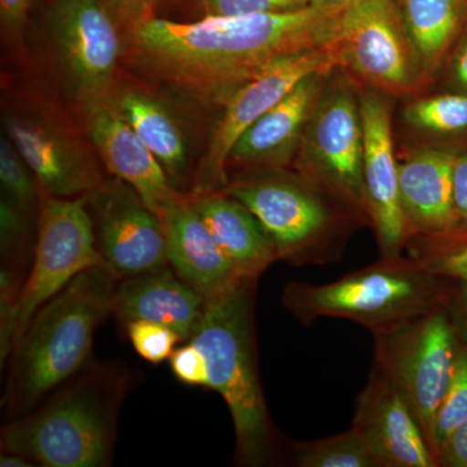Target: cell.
I'll return each instance as SVG.
<instances>
[{"label": "cell", "mask_w": 467, "mask_h": 467, "mask_svg": "<svg viewBox=\"0 0 467 467\" xmlns=\"http://www.w3.org/2000/svg\"><path fill=\"white\" fill-rule=\"evenodd\" d=\"M343 11L308 5L193 23L153 16L126 36L147 72L193 99L223 104L279 58L335 43Z\"/></svg>", "instance_id": "obj_1"}, {"label": "cell", "mask_w": 467, "mask_h": 467, "mask_svg": "<svg viewBox=\"0 0 467 467\" xmlns=\"http://www.w3.org/2000/svg\"><path fill=\"white\" fill-rule=\"evenodd\" d=\"M117 282L106 265L88 267L34 315L8 358L5 420L26 416L90 364L95 331L112 313Z\"/></svg>", "instance_id": "obj_2"}, {"label": "cell", "mask_w": 467, "mask_h": 467, "mask_svg": "<svg viewBox=\"0 0 467 467\" xmlns=\"http://www.w3.org/2000/svg\"><path fill=\"white\" fill-rule=\"evenodd\" d=\"M134 382L121 362H95L2 427V451L47 467L109 466L119 409Z\"/></svg>", "instance_id": "obj_3"}, {"label": "cell", "mask_w": 467, "mask_h": 467, "mask_svg": "<svg viewBox=\"0 0 467 467\" xmlns=\"http://www.w3.org/2000/svg\"><path fill=\"white\" fill-rule=\"evenodd\" d=\"M257 279L207 301L189 342L208 362L209 389L220 393L232 414L238 465L267 466L278 454L275 427L267 411L257 359L254 299Z\"/></svg>", "instance_id": "obj_4"}, {"label": "cell", "mask_w": 467, "mask_h": 467, "mask_svg": "<svg viewBox=\"0 0 467 467\" xmlns=\"http://www.w3.org/2000/svg\"><path fill=\"white\" fill-rule=\"evenodd\" d=\"M445 276L417 261L380 257L379 261L325 285L290 282L282 304L301 324L321 318H344L371 333L392 327L445 306Z\"/></svg>", "instance_id": "obj_5"}, {"label": "cell", "mask_w": 467, "mask_h": 467, "mask_svg": "<svg viewBox=\"0 0 467 467\" xmlns=\"http://www.w3.org/2000/svg\"><path fill=\"white\" fill-rule=\"evenodd\" d=\"M95 265L104 263L85 196L61 199L42 192L32 265L11 317L0 327L2 368L34 315L77 275Z\"/></svg>", "instance_id": "obj_6"}, {"label": "cell", "mask_w": 467, "mask_h": 467, "mask_svg": "<svg viewBox=\"0 0 467 467\" xmlns=\"http://www.w3.org/2000/svg\"><path fill=\"white\" fill-rule=\"evenodd\" d=\"M371 334L374 364L407 399L436 457V416L460 347L459 330L447 304Z\"/></svg>", "instance_id": "obj_7"}, {"label": "cell", "mask_w": 467, "mask_h": 467, "mask_svg": "<svg viewBox=\"0 0 467 467\" xmlns=\"http://www.w3.org/2000/svg\"><path fill=\"white\" fill-rule=\"evenodd\" d=\"M250 209L292 266L326 265L340 259L337 216L315 186L285 177L238 181L223 190Z\"/></svg>", "instance_id": "obj_8"}, {"label": "cell", "mask_w": 467, "mask_h": 467, "mask_svg": "<svg viewBox=\"0 0 467 467\" xmlns=\"http://www.w3.org/2000/svg\"><path fill=\"white\" fill-rule=\"evenodd\" d=\"M343 64L337 42L279 58L245 82L223 103L225 110L202 160L192 193L220 192L227 181L230 153L251 128L306 77L328 75Z\"/></svg>", "instance_id": "obj_9"}, {"label": "cell", "mask_w": 467, "mask_h": 467, "mask_svg": "<svg viewBox=\"0 0 467 467\" xmlns=\"http://www.w3.org/2000/svg\"><path fill=\"white\" fill-rule=\"evenodd\" d=\"M337 45L343 66L383 90L411 91L425 75L396 0H358L344 8Z\"/></svg>", "instance_id": "obj_10"}, {"label": "cell", "mask_w": 467, "mask_h": 467, "mask_svg": "<svg viewBox=\"0 0 467 467\" xmlns=\"http://www.w3.org/2000/svg\"><path fill=\"white\" fill-rule=\"evenodd\" d=\"M50 27L58 63L82 107L109 100L122 41L103 0H54Z\"/></svg>", "instance_id": "obj_11"}, {"label": "cell", "mask_w": 467, "mask_h": 467, "mask_svg": "<svg viewBox=\"0 0 467 467\" xmlns=\"http://www.w3.org/2000/svg\"><path fill=\"white\" fill-rule=\"evenodd\" d=\"M306 171L359 214H367L361 110L350 88L335 86L318 101L306 126Z\"/></svg>", "instance_id": "obj_12"}, {"label": "cell", "mask_w": 467, "mask_h": 467, "mask_svg": "<svg viewBox=\"0 0 467 467\" xmlns=\"http://www.w3.org/2000/svg\"><path fill=\"white\" fill-rule=\"evenodd\" d=\"M104 265L119 279L168 264L164 223L122 181L101 182L85 196Z\"/></svg>", "instance_id": "obj_13"}, {"label": "cell", "mask_w": 467, "mask_h": 467, "mask_svg": "<svg viewBox=\"0 0 467 467\" xmlns=\"http://www.w3.org/2000/svg\"><path fill=\"white\" fill-rule=\"evenodd\" d=\"M5 130L46 195L82 198L103 182L88 150L50 117L16 113L5 119Z\"/></svg>", "instance_id": "obj_14"}, {"label": "cell", "mask_w": 467, "mask_h": 467, "mask_svg": "<svg viewBox=\"0 0 467 467\" xmlns=\"http://www.w3.org/2000/svg\"><path fill=\"white\" fill-rule=\"evenodd\" d=\"M364 131V187L367 213L382 257H399L408 243L407 221L399 192V162L393 150L389 103L378 95L359 101Z\"/></svg>", "instance_id": "obj_15"}, {"label": "cell", "mask_w": 467, "mask_h": 467, "mask_svg": "<svg viewBox=\"0 0 467 467\" xmlns=\"http://www.w3.org/2000/svg\"><path fill=\"white\" fill-rule=\"evenodd\" d=\"M352 427L380 467L439 466L407 399L377 364L359 392Z\"/></svg>", "instance_id": "obj_16"}, {"label": "cell", "mask_w": 467, "mask_h": 467, "mask_svg": "<svg viewBox=\"0 0 467 467\" xmlns=\"http://www.w3.org/2000/svg\"><path fill=\"white\" fill-rule=\"evenodd\" d=\"M84 110L86 130L101 161L117 180L129 184L147 207L160 216L182 198L167 171L109 99L90 104Z\"/></svg>", "instance_id": "obj_17"}, {"label": "cell", "mask_w": 467, "mask_h": 467, "mask_svg": "<svg viewBox=\"0 0 467 467\" xmlns=\"http://www.w3.org/2000/svg\"><path fill=\"white\" fill-rule=\"evenodd\" d=\"M160 217L164 223L169 265L205 300L221 296L247 279L209 232L189 195L169 205Z\"/></svg>", "instance_id": "obj_18"}, {"label": "cell", "mask_w": 467, "mask_h": 467, "mask_svg": "<svg viewBox=\"0 0 467 467\" xmlns=\"http://www.w3.org/2000/svg\"><path fill=\"white\" fill-rule=\"evenodd\" d=\"M207 300L171 265L119 279L112 315L122 325L135 319L168 326L189 342L204 315Z\"/></svg>", "instance_id": "obj_19"}, {"label": "cell", "mask_w": 467, "mask_h": 467, "mask_svg": "<svg viewBox=\"0 0 467 467\" xmlns=\"http://www.w3.org/2000/svg\"><path fill=\"white\" fill-rule=\"evenodd\" d=\"M325 76L316 73L304 78L248 128L234 146L229 165L275 169L288 164L318 104Z\"/></svg>", "instance_id": "obj_20"}, {"label": "cell", "mask_w": 467, "mask_h": 467, "mask_svg": "<svg viewBox=\"0 0 467 467\" xmlns=\"http://www.w3.org/2000/svg\"><path fill=\"white\" fill-rule=\"evenodd\" d=\"M444 150H414L399 164V192L408 241L411 236L454 233L453 167Z\"/></svg>", "instance_id": "obj_21"}, {"label": "cell", "mask_w": 467, "mask_h": 467, "mask_svg": "<svg viewBox=\"0 0 467 467\" xmlns=\"http://www.w3.org/2000/svg\"><path fill=\"white\" fill-rule=\"evenodd\" d=\"M192 207L244 278L259 276L279 260L269 234L250 209L225 192L192 193Z\"/></svg>", "instance_id": "obj_22"}, {"label": "cell", "mask_w": 467, "mask_h": 467, "mask_svg": "<svg viewBox=\"0 0 467 467\" xmlns=\"http://www.w3.org/2000/svg\"><path fill=\"white\" fill-rule=\"evenodd\" d=\"M109 100L156 156L171 182H180L187 171L189 150L182 128L171 110L156 98L138 90L122 91Z\"/></svg>", "instance_id": "obj_23"}, {"label": "cell", "mask_w": 467, "mask_h": 467, "mask_svg": "<svg viewBox=\"0 0 467 467\" xmlns=\"http://www.w3.org/2000/svg\"><path fill=\"white\" fill-rule=\"evenodd\" d=\"M423 72L432 73L467 26V0H396Z\"/></svg>", "instance_id": "obj_24"}, {"label": "cell", "mask_w": 467, "mask_h": 467, "mask_svg": "<svg viewBox=\"0 0 467 467\" xmlns=\"http://www.w3.org/2000/svg\"><path fill=\"white\" fill-rule=\"evenodd\" d=\"M291 461L297 467H380L365 439L353 427L330 438L292 442Z\"/></svg>", "instance_id": "obj_25"}, {"label": "cell", "mask_w": 467, "mask_h": 467, "mask_svg": "<svg viewBox=\"0 0 467 467\" xmlns=\"http://www.w3.org/2000/svg\"><path fill=\"white\" fill-rule=\"evenodd\" d=\"M410 259L435 275L467 285V243L456 245L448 234L416 235L407 243Z\"/></svg>", "instance_id": "obj_26"}, {"label": "cell", "mask_w": 467, "mask_h": 467, "mask_svg": "<svg viewBox=\"0 0 467 467\" xmlns=\"http://www.w3.org/2000/svg\"><path fill=\"white\" fill-rule=\"evenodd\" d=\"M0 182L2 193L27 214L39 209L42 192L38 180L7 135L0 140Z\"/></svg>", "instance_id": "obj_27"}, {"label": "cell", "mask_w": 467, "mask_h": 467, "mask_svg": "<svg viewBox=\"0 0 467 467\" xmlns=\"http://www.w3.org/2000/svg\"><path fill=\"white\" fill-rule=\"evenodd\" d=\"M411 125L434 133H456L467 129V97L439 95L414 101L405 112Z\"/></svg>", "instance_id": "obj_28"}, {"label": "cell", "mask_w": 467, "mask_h": 467, "mask_svg": "<svg viewBox=\"0 0 467 467\" xmlns=\"http://www.w3.org/2000/svg\"><path fill=\"white\" fill-rule=\"evenodd\" d=\"M467 420V346L459 347L453 373L435 420L436 460L442 442Z\"/></svg>", "instance_id": "obj_29"}, {"label": "cell", "mask_w": 467, "mask_h": 467, "mask_svg": "<svg viewBox=\"0 0 467 467\" xmlns=\"http://www.w3.org/2000/svg\"><path fill=\"white\" fill-rule=\"evenodd\" d=\"M27 216L29 214L8 196L2 193L0 201V243L2 265L29 272L33 254L27 251Z\"/></svg>", "instance_id": "obj_30"}, {"label": "cell", "mask_w": 467, "mask_h": 467, "mask_svg": "<svg viewBox=\"0 0 467 467\" xmlns=\"http://www.w3.org/2000/svg\"><path fill=\"white\" fill-rule=\"evenodd\" d=\"M125 328L135 352L153 365L167 361L177 344L182 342L174 330L156 322L135 319L126 324Z\"/></svg>", "instance_id": "obj_31"}, {"label": "cell", "mask_w": 467, "mask_h": 467, "mask_svg": "<svg viewBox=\"0 0 467 467\" xmlns=\"http://www.w3.org/2000/svg\"><path fill=\"white\" fill-rule=\"evenodd\" d=\"M205 16L278 14L312 5V0H199Z\"/></svg>", "instance_id": "obj_32"}, {"label": "cell", "mask_w": 467, "mask_h": 467, "mask_svg": "<svg viewBox=\"0 0 467 467\" xmlns=\"http://www.w3.org/2000/svg\"><path fill=\"white\" fill-rule=\"evenodd\" d=\"M171 373L186 386L209 389L208 362L204 353L192 342L177 347L168 359Z\"/></svg>", "instance_id": "obj_33"}, {"label": "cell", "mask_w": 467, "mask_h": 467, "mask_svg": "<svg viewBox=\"0 0 467 467\" xmlns=\"http://www.w3.org/2000/svg\"><path fill=\"white\" fill-rule=\"evenodd\" d=\"M156 0H103L110 16L121 32L129 34L144 21L155 16Z\"/></svg>", "instance_id": "obj_34"}, {"label": "cell", "mask_w": 467, "mask_h": 467, "mask_svg": "<svg viewBox=\"0 0 467 467\" xmlns=\"http://www.w3.org/2000/svg\"><path fill=\"white\" fill-rule=\"evenodd\" d=\"M32 3L33 0H0L3 33L15 39L23 34Z\"/></svg>", "instance_id": "obj_35"}, {"label": "cell", "mask_w": 467, "mask_h": 467, "mask_svg": "<svg viewBox=\"0 0 467 467\" xmlns=\"http://www.w3.org/2000/svg\"><path fill=\"white\" fill-rule=\"evenodd\" d=\"M438 465L467 467V420L442 442L438 451Z\"/></svg>", "instance_id": "obj_36"}, {"label": "cell", "mask_w": 467, "mask_h": 467, "mask_svg": "<svg viewBox=\"0 0 467 467\" xmlns=\"http://www.w3.org/2000/svg\"><path fill=\"white\" fill-rule=\"evenodd\" d=\"M453 204L457 229L467 230V153L454 160Z\"/></svg>", "instance_id": "obj_37"}, {"label": "cell", "mask_w": 467, "mask_h": 467, "mask_svg": "<svg viewBox=\"0 0 467 467\" xmlns=\"http://www.w3.org/2000/svg\"><path fill=\"white\" fill-rule=\"evenodd\" d=\"M0 466L2 467H32L38 466L34 461L27 459L23 454L2 451L0 454Z\"/></svg>", "instance_id": "obj_38"}, {"label": "cell", "mask_w": 467, "mask_h": 467, "mask_svg": "<svg viewBox=\"0 0 467 467\" xmlns=\"http://www.w3.org/2000/svg\"><path fill=\"white\" fill-rule=\"evenodd\" d=\"M457 76L463 85L467 86V45L461 51L459 58H457Z\"/></svg>", "instance_id": "obj_39"}, {"label": "cell", "mask_w": 467, "mask_h": 467, "mask_svg": "<svg viewBox=\"0 0 467 467\" xmlns=\"http://www.w3.org/2000/svg\"><path fill=\"white\" fill-rule=\"evenodd\" d=\"M358 0H312V5L316 7L346 8Z\"/></svg>", "instance_id": "obj_40"}, {"label": "cell", "mask_w": 467, "mask_h": 467, "mask_svg": "<svg viewBox=\"0 0 467 467\" xmlns=\"http://www.w3.org/2000/svg\"><path fill=\"white\" fill-rule=\"evenodd\" d=\"M463 296H465V306H466V313H467V287H466V292H465V295H463Z\"/></svg>", "instance_id": "obj_41"}, {"label": "cell", "mask_w": 467, "mask_h": 467, "mask_svg": "<svg viewBox=\"0 0 467 467\" xmlns=\"http://www.w3.org/2000/svg\"><path fill=\"white\" fill-rule=\"evenodd\" d=\"M156 2H159V0H156Z\"/></svg>", "instance_id": "obj_42"}]
</instances>
